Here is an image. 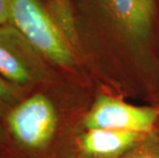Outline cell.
<instances>
[{
  "mask_svg": "<svg viewBox=\"0 0 159 158\" xmlns=\"http://www.w3.org/2000/svg\"><path fill=\"white\" fill-rule=\"evenodd\" d=\"M90 16L128 49L143 53L149 47L155 22L154 0H79Z\"/></svg>",
  "mask_w": 159,
  "mask_h": 158,
  "instance_id": "6da1fadb",
  "label": "cell"
},
{
  "mask_svg": "<svg viewBox=\"0 0 159 158\" xmlns=\"http://www.w3.org/2000/svg\"><path fill=\"white\" fill-rule=\"evenodd\" d=\"M9 24L48 63L64 69L76 65V52L40 0H11Z\"/></svg>",
  "mask_w": 159,
  "mask_h": 158,
  "instance_id": "7a4b0ae2",
  "label": "cell"
},
{
  "mask_svg": "<svg viewBox=\"0 0 159 158\" xmlns=\"http://www.w3.org/2000/svg\"><path fill=\"white\" fill-rule=\"evenodd\" d=\"M9 133L20 147L39 151L55 139L59 116L52 101L43 93H33L23 99L5 116Z\"/></svg>",
  "mask_w": 159,
  "mask_h": 158,
  "instance_id": "3957f363",
  "label": "cell"
},
{
  "mask_svg": "<svg viewBox=\"0 0 159 158\" xmlns=\"http://www.w3.org/2000/svg\"><path fill=\"white\" fill-rule=\"evenodd\" d=\"M47 62L11 24L0 26V75L21 89L48 77Z\"/></svg>",
  "mask_w": 159,
  "mask_h": 158,
  "instance_id": "277c9868",
  "label": "cell"
},
{
  "mask_svg": "<svg viewBox=\"0 0 159 158\" xmlns=\"http://www.w3.org/2000/svg\"><path fill=\"white\" fill-rule=\"evenodd\" d=\"M159 113L152 107L134 106L117 97L101 95L84 118L85 129L125 130L149 134L154 133Z\"/></svg>",
  "mask_w": 159,
  "mask_h": 158,
  "instance_id": "5b68a950",
  "label": "cell"
},
{
  "mask_svg": "<svg viewBox=\"0 0 159 158\" xmlns=\"http://www.w3.org/2000/svg\"><path fill=\"white\" fill-rule=\"evenodd\" d=\"M149 134L125 130L86 129L80 137L79 147L85 158H117L141 144Z\"/></svg>",
  "mask_w": 159,
  "mask_h": 158,
  "instance_id": "8992f818",
  "label": "cell"
},
{
  "mask_svg": "<svg viewBox=\"0 0 159 158\" xmlns=\"http://www.w3.org/2000/svg\"><path fill=\"white\" fill-rule=\"evenodd\" d=\"M46 8L74 50L80 47L77 16L71 0H47Z\"/></svg>",
  "mask_w": 159,
  "mask_h": 158,
  "instance_id": "52a82bcc",
  "label": "cell"
},
{
  "mask_svg": "<svg viewBox=\"0 0 159 158\" xmlns=\"http://www.w3.org/2000/svg\"><path fill=\"white\" fill-rule=\"evenodd\" d=\"M23 92L0 75V121L23 100Z\"/></svg>",
  "mask_w": 159,
  "mask_h": 158,
  "instance_id": "ba28073f",
  "label": "cell"
},
{
  "mask_svg": "<svg viewBox=\"0 0 159 158\" xmlns=\"http://www.w3.org/2000/svg\"><path fill=\"white\" fill-rule=\"evenodd\" d=\"M117 158H159V136L152 133L141 144Z\"/></svg>",
  "mask_w": 159,
  "mask_h": 158,
  "instance_id": "9c48e42d",
  "label": "cell"
},
{
  "mask_svg": "<svg viewBox=\"0 0 159 158\" xmlns=\"http://www.w3.org/2000/svg\"><path fill=\"white\" fill-rule=\"evenodd\" d=\"M11 0H0V26L9 24Z\"/></svg>",
  "mask_w": 159,
  "mask_h": 158,
  "instance_id": "30bf717a",
  "label": "cell"
},
{
  "mask_svg": "<svg viewBox=\"0 0 159 158\" xmlns=\"http://www.w3.org/2000/svg\"><path fill=\"white\" fill-rule=\"evenodd\" d=\"M3 140H4V130H3L2 124L0 122V148H1L3 144Z\"/></svg>",
  "mask_w": 159,
  "mask_h": 158,
  "instance_id": "8fae6325",
  "label": "cell"
}]
</instances>
